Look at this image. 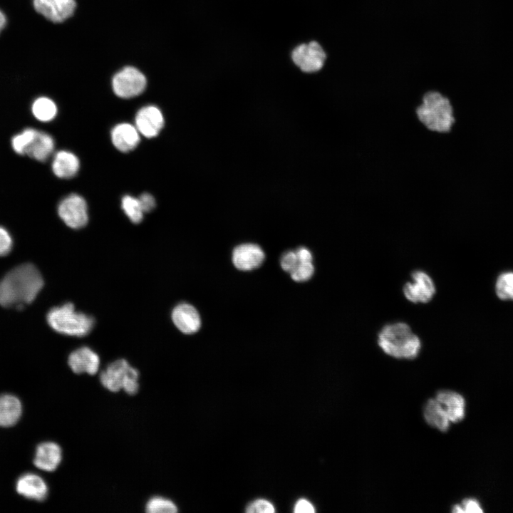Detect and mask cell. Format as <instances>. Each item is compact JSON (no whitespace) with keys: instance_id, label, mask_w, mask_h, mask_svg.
<instances>
[{"instance_id":"obj_25","label":"cell","mask_w":513,"mask_h":513,"mask_svg":"<svg viewBox=\"0 0 513 513\" xmlns=\"http://www.w3.org/2000/svg\"><path fill=\"white\" fill-rule=\"evenodd\" d=\"M36 133L37 130L27 128L15 135L11 139L13 150L19 155H26L27 150Z\"/></svg>"},{"instance_id":"obj_33","label":"cell","mask_w":513,"mask_h":513,"mask_svg":"<svg viewBox=\"0 0 513 513\" xmlns=\"http://www.w3.org/2000/svg\"><path fill=\"white\" fill-rule=\"evenodd\" d=\"M138 200L144 213L151 212L155 207V198L149 193L142 194Z\"/></svg>"},{"instance_id":"obj_6","label":"cell","mask_w":513,"mask_h":513,"mask_svg":"<svg viewBox=\"0 0 513 513\" xmlns=\"http://www.w3.org/2000/svg\"><path fill=\"white\" fill-rule=\"evenodd\" d=\"M147 84L145 76L137 68L125 67L112 81L114 93L120 98H130L141 94Z\"/></svg>"},{"instance_id":"obj_23","label":"cell","mask_w":513,"mask_h":513,"mask_svg":"<svg viewBox=\"0 0 513 513\" xmlns=\"http://www.w3.org/2000/svg\"><path fill=\"white\" fill-rule=\"evenodd\" d=\"M33 116L41 122L52 120L57 114L56 103L48 97L37 98L31 105Z\"/></svg>"},{"instance_id":"obj_3","label":"cell","mask_w":513,"mask_h":513,"mask_svg":"<svg viewBox=\"0 0 513 513\" xmlns=\"http://www.w3.org/2000/svg\"><path fill=\"white\" fill-rule=\"evenodd\" d=\"M415 113L418 120L430 131L448 133L455 122L450 99L438 91L425 93Z\"/></svg>"},{"instance_id":"obj_24","label":"cell","mask_w":513,"mask_h":513,"mask_svg":"<svg viewBox=\"0 0 513 513\" xmlns=\"http://www.w3.org/2000/svg\"><path fill=\"white\" fill-rule=\"evenodd\" d=\"M121 207L129 219L135 224L141 222L143 219L144 212L142 209L139 200L130 195L123 197Z\"/></svg>"},{"instance_id":"obj_30","label":"cell","mask_w":513,"mask_h":513,"mask_svg":"<svg viewBox=\"0 0 513 513\" xmlns=\"http://www.w3.org/2000/svg\"><path fill=\"white\" fill-rule=\"evenodd\" d=\"M299 261L295 251H287L281 258L282 269L289 274L295 269Z\"/></svg>"},{"instance_id":"obj_29","label":"cell","mask_w":513,"mask_h":513,"mask_svg":"<svg viewBox=\"0 0 513 513\" xmlns=\"http://www.w3.org/2000/svg\"><path fill=\"white\" fill-rule=\"evenodd\" d=\"M247 512L249 513H272L275 512V509L274 505L269 501L257 499L247 507Z\"/></svg>"},{"instance_id":"obj_4","label":"cell","mask_w":513,"mask_h":513,"mask_svg":"<svg viewBox=\"0 0 513 513\" xmlns=\"http://www.w3.org/2000/svg\"><path fill=\"white\" fill-rule=\"evenodd\" d=\"M46 319L48 325L55 331L77 337L88 335L95 324L92 316L77 311L72 303H66L52 308L48 312Z\"/></svg>"},{"instance_id":"obj_34","label":"cell","mask_w":513,"mask_h":513,"mask_svg":"<svg viewBox=\"0 0 513 513\" xmlns=\"http://www.w3.org/2000/svg\"><path fill=\"white\" fill-rule=\"evenodd\" d=\"M294 512L296 513H313L315 512L314 507L311 502L304 499H299L295 507Z\"/></svg>"},{"instance_id":"obj_8","label":"cell","mask_w":513,"mask_h":513,"mask_svg":"<svg viewBox=\"0 0 513 513\" xmlns=\"http://www.w3.org/2000/svg\"><path fill=\"white\" fill-rule=\"evenodd\" d=\"M411 280L403 286L405 297L414 304L430 301L436 292L432 279L426 272L415 270L411 274Z\"/></svg>"},{"instance_id":"obj_1","label":"cell","mask_w":513,"mask_h":513,"mask_svg":"<svg viewBox=\"0 0 513 513\" xmlns=\"http://www.w3.org/2000/svg\"><path fill=\"white\" fill-rule=\"evenodd\" d=\"M43 286V277L31 264H21L0 281V305L22 309L31 303Z\"/></svg>"},{"instance_id":"obj_32","label":"cell","mask_w":513,"mask_h":513,"mask_svg":"<svg viewBox=\"0 0 513 513\" xmlns=\"http://www.w3.org/2000/svg\"><path fill=\"white\" fill-rule=\"evenodd\" d=\"M461 507L463 510V513L467 512V513H482L483 512V509H482V507L480 504V502L473 498H466L464 500H462L461 503Z\"/></svg>"},{"instance_id":"obj_28","label":"cell","mask_w":513,"mask_h":513,"mask_svg":"<svg viewBox=\"0 0 513 513\" xmlns=\"http://www.w3.org/2000/svg\"><path fill=\"white\" fill-rule=\"evenodd\" d=\"M314 272L312 261H299L295 269L290 273L292 279L297 282L310 279Z\"/></svg>"},{"instance_id":"obj_20","label":"cell","mask_w":513,"mask_h":513,"mask_svg":"<svg viewBox=\"0 0 513 513\" xmlns=\"http://www.w3.org/2000/svg\"><path fill=\"white\" fill-rule=\"evenodd\" d=\"M21 414L22 404L16 396L8 393L0 395V427L14 425Z\"/></svg>"},{"instance_id":"obj_9","label":"cell","mask_w":513,"mask_h":513,"mask_svg":"<svg viewBox=\"0 0 513 513\" xmlns=\"http://www.w3.org/2000/svg\"><path fill=\"white\" fill-rule=\"evenodd\" d=\"M294 63L306 73L321 70L325 63L326 55L321 46L316 41L301 44L295 48L291 54Z\"/></svg>"},{"instance_id":"obj_2","label":"cell","mask_w":513,"mask_h":513,"mask_svg":"<svg viewBox=\"0 0 513 513\" xmlns=\"http://www.w3.org/2000/svg\"><path fill=\"white\" fill-rule=\"evenodd\" d=\"M377 342L385 353L398 359H414L422 347L420 338L404 322L384 326L378 334Z\"/></svg>"},{"instance_id":"obj_13","label":"cell","mask_w":513,"mask_h":513,"mask_svg":"<svg viewBox=\"0 0 513 513\" xmlns=\"http://www.w3.org/2000/svg\"><path fill=\"white\" fill-rule=\"evenodd\" d=\"M68 363L74 373L95 375L99 369L100 358L91 348L83 346L71 353Z\"/></svg>"},{"instance_id":"obj_15","label":"cell","mask_w":513,"mask_h":513,"mask_svg":"<svg viewBox=\"0 0 513 513\" xmlns=\"http://www.w3.org/2000/svg\"><path fill=\"white\" fill-rule=\"evenodd\" d=\"M435 398L439 401L451 423L462 421L465 416L466 402L459 393L451 390H440Z\"/></svg>"},{"instance_id":"obj_17","label":"cell","mask_w":513,"mask_h":513,"mask_svg":"<svg viewBox=\"0 0 513 513\" xmlns=\"http://www.w3.org/2000/svg\"><path fill=\"white\" fill-rule=\"evenodd\" d=\"M61 460L62 450L57 443L44 442L36 447L33 464L37 468L53 472L57 469Z\"/></svg>"},{"instance_id":"obj_36","label":"cell","mask_w":513,"mask_h":513,"mask_svg":"<svg viewBox=\"0 0 513 513\" xmlns=\"http://www.w3.org/2000/svg\"><path fill=\"white\" fill-rule=\"evenodd\" d=\"M6 23L5 14L0 10V32L4 28Z\"/></svg>"},{"instance_id":"obj_37","label":"cell","mask_w":513,"mask_h":513,"mask_svg":"<svg viewBox=\"0 0 513 513\" xmlns=\"http://www.w3.org/2000/svg\"><path fill=\"white\" fill-rule=\"evenodd\" d=\"M452 512L454 513H463V510L460 504L454 505L452 507Z\"/></svg>"},{"instance_id":"obj_31","label":"cell","mask_w":513,"mask_h":513,"mask_svg":"<svg viewBox=\"0 0 513 513\" xmlns=\"http://www.w3.org/2000/svg\"><path fill=\"white\" fill-rule=\"evenodd\" d=\"M12 244V238L9 232L0 226V256L10 252Z\"/></svg>"},{"instance_id":"obj_27","label":"cell","mask_w":513,"mask_h":513,"mask_svg":"<svg viewBox=\"0 0 513 513\" xmlns=\"http://www.w3.org/2000/svg\"><path fill=\"white\" fill-rule=\"evenodd\" d=\"M495 289L500 299L513 301V272L501 274L497 279Z\"/></svg>"},{"instance_id":"obj_18","label":"cell","mask_w":513,"mask_h":513,"mask_svg":"<svg viewBox=\"0 0 513 513\" xmlns=\"http://www.w3.org/2000/svg\"><path fill=\"white\" fill-rule=\"evenodd\" d=\"M113 145L120 151L129 152L137 147L140 142L139 131L135 126L129 123L115 125L111 131Z\"/></svg>"},{"instance_id":"obj_19","label":"cell","mask_w":513,"mask_h":513,"mask_svg":"<svg viewBox=\"0 0 513 513\" xmlns=\"http://www.w3.org/2000/svg\"><path fill=\"white\" fill-rule=\"evenodd\" d=\"M423 414L425 422L440 432H447L451 423L444 408L434 397L429 398L423 405Z\"/></svg>"},{"instance_id":"obj_5","label":"cell","mask_w":513,"mask_h":513,"mask_svg":"<svg viewBox=\"0 0 513 513\" xmlns=\"http://www.w3.org/2000/svg\"><path fill=\"white\" fill-rule=\"evenodd\" d=\"M102 385L110 392L123 390L128 395L137 393L139 389V373L125 359H118L109 363L100 374Z\"/></svg>"},{"instance_id":"obj_35","label":"cell","mask_w":513,"mask_h":513,"mask_svg":"<svg viewBox=\"0 0 513 513\" xmlns=\"http://www.w3.org/2000/svg\"><path fill=\"white\" fill-rule=\"evenodd\" d=\"M295 252L299 262L313 261V256L311 252L306 247H299Z\"/></svg>"},{"instance_id":"obj_7","label":"cell","mask_w":513,"mask_h":513,"mask_svg":"<svg viewBox=\"0 0 513 513\" xmlns=\"http://www.w3.org/2000/svg\"><path fill=\"white\" fill-rule=\"evenodd\" d=\"M58 213L63 222L72 229H81L88 221L87 204L80 195L71 194L59 203Z\"/></svg>"},{"instance_id":"obj_22","label":"cell","mask_w":513,"mask_h":513,"mask_svg":"<svg viewBox=\"0 0 513 513\" xmlns=\"http://www.w3.org/2000/svg\"><path fill=\"white\" fill-rule=\"evenodd\" d=\"M54 149V140L47 133L37 130V133L29 145L26 155L40 162L46 161L52 154Z\"/></svg>"},{"instance_id":"obj_21","label":"cell","mask_w":513,"mask_h":513,"mask_svg":"<svg viewBox=\"0 0 513 513\" xmlns=\"http://www.w3.org/2000/svg\"><path fill=\"white\" fill-rule=\"evenodd\" d=\"M80 162L78 158L72 152L66 150L57 152L52 161V170L54 175L62 179L74 177L78 172Z\"/></svg>"},{"instance_id":"obj_10","label":"cell","mask_w":513,"mask_h":513,"mask_svg":"<svg viewBox=\"0 0 513 513\" xmlns=\"http://www.w3.org/2000/svg\"><path fill=\"white\" fill-rule=\"evenodd\" d=\"M35 10L54 23L68 19L76 9L75 0H33Z\"/></svg>"},{"instance_id":"obj_12","label":"cell","mask_w":513,"mask_h":513,"mask_svg":"<svg viewBox=\"0 0 513 513\" xmlns=\"http://www.w3.org/2000/svg\"><path fill=\"white\" fill-rule=\"evenodd\" d=\"M164 125V118L159 108L147 105L138 110L135 127L146 138L157 136Z\"/></svg>"},{"instance_id":"obj_11","label":"cell","mask_w":513,"mask_h":513,"mask_svg":"<svg viewBox=\"0 0 513 513\" xmlns=\"http://www.w3.org/2000/svg\"><path fill=\"white\" fill-rule=\"evenodd\" d=\"M265 258L262 249L257 244L246 243L234 248L232 261L241 271H251L259 267Z\"/></svg>"},{"instance_id":"obj_26","label":"cell","mask_w":513,"mask_h":513,"mask_svg":"<svg viewBox=\"0 0 513 513\" xmlns=\"http://www.w3.org/2000/svg\"><path fill=\"white\" fill-rule=\"evenodd\" d=\"M145 511L147 513H175L177 512V507L172 501L160 496H155L147 502Z\"/></svg>"},{"instance_id":"obj_14","label":"cell","mask_w":513,"mask_h":513,"mask_svg":"<svg viewBox=\"0 0 513 513\" xmlns=\"http://www.w3.org/2000/svg\"><path fill=\"white\" fill-rule=\"evenodd\" d=\"M172 320L175 326L185 334L196 333L201 326L198 311L193 306L187 303H181L173 309Z\"/></svg>"},{"instance_id":"obj_16","label":"cell","mask_w":513,"mask_h":513,"mask_svg":"<svg viewBox=\"0 0 513 513\" xmlns=\"http://www.w3.org/2000/svg\"><path fill=\"white\" fill-rule=\"evenodd\" d=\"M16 492L30 499L43 501L48 495V486L39 475L34 473H26L21 475L16 484Z\"/></svg>"}]
</instances>
